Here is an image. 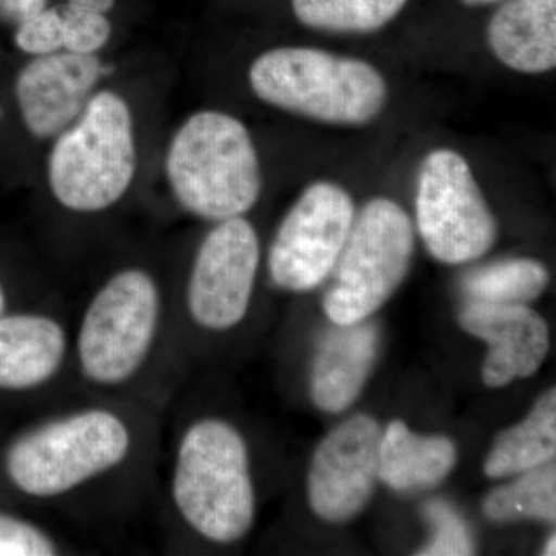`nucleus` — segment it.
I'll return each instance as SVG.
<instances>
[{
	"label": "nucleus",
	"mask_w": 556,
	"mask_h": 556,
	"mask_svg": "<svg viewBox=\"0 0 556 556\" xmlns=\"http://www.w3.org/2000/svg\"><path fill=\"white\" fill-rule=\"evenodd\" d=\"M378 420L348 417L318 445L308 477L309 506L324 521H350L367 506L379 478Z\"/></svg>",
	"instance_id": "obj_11"
},
{
	"label": "nucleus",
	"mask_w": 556,
	"mask_h": 556,
	"mask_svg": "<svg viewBox=\"0 0 556 556\" xmlns=\"http://www.w3.org/2000/svg\"><path fill=\"white\" fill-rule=\"evenodd\" d=\"M350 193L334 182L306 188L281 222L269 249L268 269L285 291L306 292L327 280L353 228Z\"/></svg>",
	"instance_id": "obj_9"
},
{
	"label": "nucleus",
	"mask_w": 556,
	"mask_h": 556,
	"mask_svg": "<svg viewBox=\"0 0 556 556\" xmlns=\"http://www.w3.org/2000/svg\"><path fill=\"white\" fill-rule=\"evenodd\" d=\"M407 0H292L306 27L334 33H371L386 27Z\"/></svg>",
	"instance_id": "obj_21"
},
{
	"label": "nucleus",
	"mask_w": 556,
	"mask_h": 556,
	"mask_svg": "<svg viewBox=\"0 0 556 556\" xmlns=\"http://www.w3.org/2000/svg\"><path fill=\"white\" fill-rule=\"evenodd\" d=\"M249 84L266 104L340 126L369 123L388 98L386 79L368 62L306 47L266 51L252 62Z\"/></svg>",
	"instance_id": "obj_4"
},
{
	"label": "nucleus",
	"mask_w": 556,
	"mask_h": 556,
	"mask_svg": "<svg viewBox=\"0 0 556 556\" xmlns=\"http://www.w3.org/2000/svg\"><path fill=\"white\" fill-rule=\"evenodd\" d=\"M175 199L207 219L243 217L262 193L257 150L243 123L228 113H193L172 139L166 161Z\"/></svg>",
	"instance_id": "obj_2"
},
{
	"label": "nucleus",
	"mask_w": 556,
	"mask_h": 556,
	"mask_svg": "<svg viewBox=\"0 0 556 556\" xmlns=\"http://www.w3.org/2000/svg\"><path fill=\"white\" fill-rule=\"evenodd\" d=\"M46 3L47 0H0V17L22 25L46 10Z\"/></svg>",
	"instance_id": "obj_26"
},
{
	"label": "nucleus",
	"mask_w": 556,
	"mask_h": 556,
	"mask_svg": "<svg viewBox=\"0 0 556 556\" xmlns=\"http://www.w3.org/2000/svg\"><path fill=\"white\" fill-rule=\"evenodd\" d=\"M318 345L311 397L325 413H342L361 396L379 351V329L358 321L336 325Z\"/></svg>",
	"instance_id": "obj_15"
},
{
	"label": "nucleus",
	"mask_w": 556,
	"mask_h": 556,
	"mask_svg": "<svg viewBox=\"0 0 556 556\" xmlns=\"http://www.w3.org/2000/svg\"><path fill=\"white\" fill-rule=\"evenodd\" d=\"M5 308H7L5 292H3L2 285H0V314L5 313Z\"/></svg>",
	"instance_id": "obj_30"
},
{
	"label": "nucleus",
	"mask_w": 556,
	"mask_h": 556,
	"mask_svg": "<svg viewBox=\"0 0 556 556\" xmlns=\"http://www.w3.org/2000/svg\"><path fill=\"white\" fill-rule=\"evenodd\" d=\"M161 318L155 278L139 268L113 274L80 317L76 361L83 378L101 388L129 383L152 354Z\"/></svg>",
	"instance_id": "obj_6"
},
{
	"label": "nucleus",
	"mask_w": 556,
	"mask_h": 556,
	"mask_svg": "<svg viewBox=\"0 0 556 556\" xmlns=\"http://www.w3.org/2000/svg\"><path fill=\"white\" fill-rule=\"evenodd\" d=\"M94 54L50 53L21 70L16 100L25 126L36 138H51L72 126L101 78Z\"/></svg>",
	"instance_id": "obj_12"
},
{
	"label": "nucleus",
	"mask_w": 556,
	"mask_h": 556,
	"mask_svg": "<svg viewBox=\"0 0 556 556\" xmlns=\"http://www.w3.org/2000/svg\"><path fill=\"white\" fill-rule=\"evenodd\" d=\"M460 2L464 3V5L467 7H479V5H486V3H495L497 0H460Z\"/></svg>",
	"instance_id": "obj_28"
},
{
	"label": "nucleus",
	"mask_w": 556,
	"mask_h": 556,
	"mask_svg": "<svg viewBox=\"0 0 556 556\" xmlns=\"http://www.w3.org/2000/svg\"><path fill=\"white\" fill-rule=\"evenodd\" d=\"M459 324L489 345L482 367L485 386L501 388L530 378L547 356L546 320L527 305L471 302L460 313Z\"/></svg>",
	"instance_id": "obj_13"
},
{
	"label": "nucleus",
	"mask_w": 556,
	"mask_h": 556,
	"mask_svg": "<svg viewBox=\"0 0 556 556\" xmlns=\"http://www.w3.org/2000/svg\"><path fill=\"white\" fill-rule=\"evenodd\" d=\"M64 22V49L72 53L94 54L108 43L112 25L102 13L78 9L75 5L58 7Z\"/></svg>",
	"instance_id": "obj_23"
},
{
	"label": "nucleus",
	"mask_w": 556,
	"mask_h": 556,
	"mask_svg": "<svg viewBox=\"0 0 556 556\" xmlns=\"http://www.w3.org/2000/svg\"><path fill=\"white\" fill-rule=\"evenodd\" d=\"M135 172L137 146L129 105L113 91H100L51 149V192L68 211L94 214L123 199Z\"/></svg>",
	"instance_id": "obj_5"
},
{
	"label": "nucleus",
	"mask_w": 556,
	"mask_h": 556,
	"mask_svg": "<svg viewBox=\"0 0 556 556\" xmlns=\"http://www.w3.org/2000/svg\"><path fill=\"white\" fill-rule=\"evenodd\" d=\"M68 338L58 318L40 313L0 314V390L47 386L64 367Z\"/></svg>",
	"instance_id": "obj_14"
},
{
	"label": "nucleus",
	"mask_w": 556,
	"mask_h": 556,
	"mask_svg": "<svg viewBox=\"0 0 556 556\" xmlns=\"http://www.w3.org/2000/svg\"><path fill=\"white\" fill-rule=\"evenodd\" d=\"M60 551L58 541L42 527L0 514V556H51Z\"/></svg>",
	"instance_id": "obj_24"
},
{
	"label": "nucleus",
	"mask_w": 556,
	"mask_h": 556,
	"mask_svg": "<svg viewBox=\"0 0 556 556\" xmlns=\"http://www.w3.org/2000/svg\"><path fill=\"white\" fill-rule=\"evenodd\" d=\"M258 265V236L248 219H225L208 230L186 287L192 324L214 332L237 327L251 305Z\"/></svg>",
	"instance_id": "obj_10"
},
{
	"label": "nucleus",
	"mask_w": 556,
	"mask_h": 556,
	"mask_svg": "<svg viewBox=\"0 0 556 556\" xmlns=\"http://www.w3.org/2000/svg\"><path fill=\"white\" fill-rule=\"evenodd\" d=\"M416 222L424 243L439 262L463 265L489 251L496 219L473 172L455 150L428 153L417 178Z\"/></svg>",
	"instance_id": "obj_8"
},
{
	"label": "nucleus",
	"mask_w": 556,
	"mask_h": 556,
	"mask_svg": "<svg viewBox=\"0 0 556 556\" xmlns=\"http://www.w3.org/2000/svg\"><path fill=\"white\" fill-rule=\"evenodd\" d=\"M555 543H556V540H555V535H552L551 536V540H548V543H547V546H546V552H544V555H552L554 556L556 554L555 552Z\"/></svg>",
	"instance_id": "obj_29"
},
{
	"label": "nucleus",
	"mask_w": 556,
	"mask_h": 556,
	"mask_svg": "<svg viewBox=\"0 0 556 556\" xmlns=\"http://www.w3.org/2000/svg\"><path fill=\"white\" fill-rule=\"evenodd\" d=\"M415 254V230L407 212L393 200L375 199L354 218L324 300L334 325L367 320L401 287Z\"/></svg>",
	"instance_id": "obj_7"
},
{
	"label": "nucleus",
	"mask_w": 556,
	"mask_h": 556,
	"mask_svg": "<svg viewBox=\"0 0 556 556\" xmlns=\"http://www.w3.org/2000/svg\"><path fill=\"white\" fill-rule=\"evenodd\" d=\"M178 517L211 543L233 544L251 532L255 490L247 441L228 420L201 417L179 438L170 475Z\"/></svg>",
	"instance_id": "obj_1"
},
{
	"label": "nucleus",
	"mask_w": 556,
	"mask_h": 556,
	"mask_svg": "<svg viewBox=\"0 0 556 556\" xmlns=\"http://www.w3.org/2000/svg\"><path fill=\"white\" fill-rule=\"evenodd\" d=\"M16 43L22 51L35 56L64 49V22L60 9L40 11L35 17L20 25Z\"/></svg>",
	"instance_id": "obj_25"
},
{
	"label": "nucleus",
	"mask_w": 556,
	"mask_h": 556,
	"mask_svg": "<svg viewBox=\"0 0 556 556\" xmlns=\"http://www.w3.org/2000/svg\"><path fill=\"white\" fill-rule=\"evenodd\" d=\"M548 270L532 258H510L492 263L468 274L463 288L473 302L526 305L547 288Z\"/></svg>",
	"instance_id": "obj_20"
},
{
	"label": "nucleus",
	"mask_w": 556,
	"mask_h": 556,
	"mask_svg": "<svg viewBox=\"0 0 556 556\" xmlns=\"http://www.w3.org/2000/svg\"><path fill=\"white\" fill-rule=\"evenodd\" d=\"M521 477L497 486L484 501L485 517L495 522L540 519L555 522L556 467L554 460L519 473Z\"/></svg>",
	"instance_id": "obj_19"
},
{
	"label": "nucleus",
	"mask_w": 556,
	"mask_h": 556,
	"mask_svg": "<svg viewBox=\"0 0 556 556\" xmlns=\"http://www.w3.org/2000/svg\"><path fill=\"white\" fill-rule=\"evenodd\" d=\"M556 391L551 388L518 426L496 438L486 456V477H515L555 459Z\"/></svg>",
	"instance_id": "obj_18"
},
{
	"label": "nucleus",
	"mask_w": 556,
	"mask_h": 556,
	"mask_svg": "<svg viewBox=\"0 0 556 556\" xmlns=\"http://www.w3.org/2000/svg\"><path fill=\"white\" fill-rule=\"evenodd\" d=\"M68 3L70 5L78 7V9L104 14L105 11L112 9L115 0H68Z\"/></svg>",
	"instance_id": "obj_27"
},
{
	"label": "nucleus",
	"mask_w": 556,
	"mask_h": 556,
	"mask_svg": "<svg viewBox=\"0 0 556 556\" xmlns=\"http://www.w3.org/2000/svg\"><path fill=\"white\" fill-rule=\"evenodd\" d=\"M427 517L433 525L434 535L419 555L463 556L475 554V543L464 519L448 504L434 501L428 504Z\"/></svg>",
	"instance_id": "obj_22"
},
{
	"label": "nucleus",
	"mask_w": 556,
	"mask_h": 556,
	"mask_svg": "<svg viewBox=\"0 0 556 556\" xmlns=\"http://www.w3.org/2000/svg\"><path fill=\"white\" fill-rule=\"evenodd\" d=\"M456 464V447L448 438L413 433L393 420L382 433L379 479L401 493L430 489L448 477Z\"/></svg>",
	"instance_id": "obj_17"
},
{
	"label": "nucleus",
	"mask_w": 556,
	"mask_h": 556,
	"mask_svg": "<svg viewBox=\"0 0 556 556\" xmlns=\"http://www.w3.org/2000/svg\"><path fill=\"white\" fill-rule=\"evenodd\" d=\"M493 54L506 67L527 75L556 65V0H510L486 28Z\"/></svg>",
	"instance_id": "obj_16"
},
{
	"label": "nucleus",
	"mask_w": 556,
	"mask_h": 556,
	"mask_svg": "<svg viewBox=\"0 0 556 556\" xmlns=\"http://www.w3.org/2000/svg\"><path fill=\"white\" fill-rule=\"evenodd\" d=\"M134 438L115 409L89 407L51 417L11 444V484L36 500H56L123 466Z\"/></svg>",
	"instance_id": "obj_3"
}]
</instances>
